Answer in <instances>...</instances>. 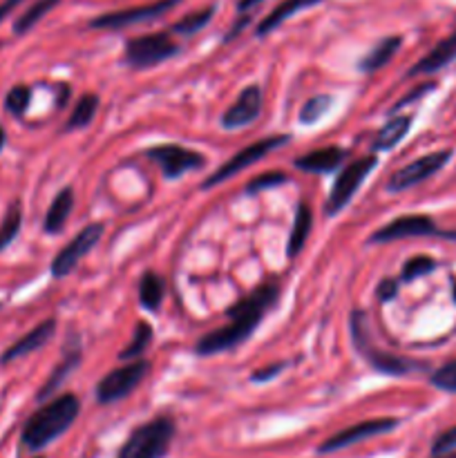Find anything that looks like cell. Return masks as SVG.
<instances>
[{
  "label": "cell",
  "mask_w": 456,
  "mask_h": 458,
  "mask_svg": "<svg viewBox=\"0 0 456 458\" xmlns=\"http://www.w3.org/2000/svg\"><path fill=\"white\" fill-rule=\"evenodd\" d=\"M432 385L434 387L443 389V392L456 394V360L447 362L441 369H436L432 374Z\"/></svg>",
  "instance_id": "35"
},
{
  "label": "cell",
  "mask_w": 456,
  "mask_h": 458,
  "mask_svg": "<svg viewBox=\"0 0 456 458\" xmlns=\"http://www.w3.org/2000/svg\"><path fill=\"white\" fill-rule=\"evenodd\" d=\"M74 210V191L72 188H63L54 201L49 204L47 213H45V222H43V231L47 235H58L63 231V226L70 219V213Z\"/></svg>",
  "instance_id": "19"
},
{
  "label": "cell",
  "mask_w": 456,
  "mask_h": 458,
  "mask_svg": "<svg viewBox=\"0 0 456 458\" xmlns=\"http://www.w3.org/2000/svg\"><path fill=\"white\" fill-rule=\"evenodd\" d=\"M286 182H289V177H286L284 173H280V170H271V173H264V174H259V177L250 179V182L246 183L244 192L246 195H259L262 191L282 186V183H286Z\"/></svg>",
  "instance_id": "34"
},
{
  "label": "cell",
  "mask_w": 456,
  "mask_h": 458,
  "mask_svg": "<svg viewBox=\"0 0 456 458\" xmlns=\"http://www.w3.org/2000/svg\"><path fill=\"white\" fill-rule=\"evenodd\" d=\"M450 157H452V150H438V152H432V155H425L420 157V159L411 161V164H407L405 168L396 170V173L389 177L387 191L396 195V192L410 191V188L427 182V179L434 177L438 170L445 168Z\"/></svg>",
  "instance_id": "12"
},
{
  "label": "cell",
  "mask_w": 456,
  "mask_h": 458,
  "mask_svg": "<svg viewBox=\"0 0 456 458\" xmlns=\"http://www.w3.org/2000/svg\"><path fill=\"white\" fill-rule=\"evenodd\" d=\"M22 3H25V0H3V3H0V22H3L4 18L13 12V9L21 7Z\"/></svg>",
  "instance_id": "40"
},
{
  "label": "cell",
  "mask_w": 456,
  "mask_h": 458,
  "mask_svg": "<svg viewBox=\"0 0 456 458\" xmlns=\"http://www.w3.org/2000/svg\"><path fill=\"white\" fill-rule=\"evenodd\" d=\"M148 371H150V362L148 360H134L130 365L112 369L106 378L98 380L97 385V401L101 405H112V403L128 398L134 392V387L146 380Z\"/></svg>",
  "instance_id": "6"
},
{
  "label": "cell",
  "mask_w": 456,
  "mask_h": 458,
  "mask_svg": "<svg viewBox=\"0 0 456 458\" xmlns=\"http://www.w3.org/2000/svg\"><path fill=\"white\" fill-rule=\"evenodd\" d=\"M411 116H396L389 119L387 123L380 128V132L374 139V150H392L401 143V139L410 132Z\"/></svg>",
  "instance_id": "24"
},
{
  "label": "cell",
  "mask_w": 456,
  "mask_h": 458,
  "mask_svg": "<svg viewBox=\"0 0 456 458\" xmlns=\"http://www.w3.org/2000/svg\"><path fill=\"white\" fill-rule=\"evenodd\" d=\"M146 157L152 164L159 165L164 177L168 179H179L183 173L199 170L206 165L204 155H199L195 150H188L183 146H177V143H164V146L150 148L146 152Z\"/></svg>",
  "instance_id": "11"
},
{
  "label": "cell",
  "mask_w": 456,
  "mask_h": 458,
  "mask_svg": "<svg viewBox=\"0 0 456 458\" xmlns=\"http://www.w3.org/2000/svg\"><path fill=\"white\" fill-rule=\"evenodd\" d=\"M259 112H262V88L259 85H249V88L241 89L237 101L224 112L222 125L228 130L244 128V125L253 123L258 119Z\"/></svg>",
  "instance_id": "15"
},
{
  "label": "cell",
  "mask_w": 456,
  "mask_h": 458,
  "mask_svg": "<svg viewBox=\"0 0 456 458\" xmlns=\"http://www.w3.org/2000/svg\"><path fill=\"white\" fill-rule=\"evenodd\" d=\"M58 3H61V0H36V3L31 4L30 9H25V13H22V16L13 22V34L22 36V34H27L30 30H34V27L38 25V22L43 21V18L47 16V13L52 12Z\"/></svg>",
  "instance_id": "26"
},
{
  "label": "cell",
  "mask_w": 456,
  "mask_h": 458,
  "mask_svg": "<svg viewBox=\"0 0 456 458\" xmlns=\"http://www.w3.org/2000/svg\"><path fill=\"white\" fill-rule=\"evenodd\" d=\"M434 458H456V454H443V456H434Z\"/></svg>",
  "instance_id": "44"
},
{
  "label": "cell",
  "mask_w": 456,
  "mask_h": 458,
  "mask_svg": "<svg viewBox=\"0 0 456 458\" xmlns=\"http://www.w3.org/2000/svg\"><path fill=\"white\" fill-rule=\"evenodd\" d=\"M259 3H264V0H240V3H237V9H240V12L244 13L246 9H253V7H258Z\"/></svg>",
  "instance_id": "41"
},
{
  "label": "cell",
  "mask_w": 456,
  "mask_h": 458,
  "mask_svg": "<svg viewBox=\"0 0 456 458\" xmlns=\"http://www.w3.org/2000/svg\"><path fill=\"white\" fill-rule=\"evenodd\" d=\"M179 3H182V0H156V3L150 4L119 9V12H107L92 18V21H89V27H92V30H123V27L141 25V22H150L165 16V13L173 7H177Z\"/></svg>",
  "instance_id": "9"
},
{
  "label": "cell",
  "mask_w": 456,
  "mask_h": 458,
  "mask_svg": "<svg viewBox=\"0 0 456 458\" xmlns=\"http://www.w3.org/2000/svg\"><path fill=\"white\" fill-rule=\"evenodd\" d=\"M174 437V423L168 416H159L130 434L116 458H164Z\"/></svg>",
  "instance_id": "3"
},
{
  "label": "cell",
  "mask_w": 456,
  "mask_h": 458,
  "mask_svg": "<svg viewBox=\"0 0 456 458\" xmlns=\"http://www.w3.org/2000/svg\"><path fill=\"white\" fill-rule=\"evenodd\" d=\"M423 235H443L436 224L427 215H405L393 222L380 226L374 235L369 237L371 244H384V242L405 240V237H423Z\"/></svg>",
  "instance_id": "14"
},
{
  "label": "cell",
  "mask_w": 456,
  "mask_h": 458,
  "mask_svg": "<svg viewBox=\"0 0 456 458\" xmlns=\"http://www.w3.org/2000/svg\"><path fill=\"white\" fill-rule=\"evenodd\" d=\"M432 89H434V83H425V85H418V88H416V89H414V92H410V94H407V97H405V98H401V101H398L396 110H398V107L407 106V103L416 101V98H418V97H423V94L432 92Z\"/></svg>",
  "instance_id": "39"
},
{
  "label": "cell",
  "mask_w": 456,
  "mask_h": 458,
  "mask_svg": "<svg viewBox=\"0 0 456 458\" xmlns=\"http://www.w3.org/2000/svg\"><path fill=\"white\" fill-rule=\"evenodd\" d=\"M331 103H334V97H329V94H317V97L308 98L302 106V110H300V123L311 125L320 121L329 112Z\"/></svg>",
  "instance_id": "31"
},
{
  "label": "cell",
  "mask_w": 456,
  "mask_h": 458,
  "mask_svg": "<svg viewBox=\"0 0 456 458\" xmlns=\"http://www.w3.org/2000/svg\"><path fill=\"white\" fill-rule=\"evenodd\" d=\"M396 428H398L396 419L362 420V423L351 425V428L342 429V432H338V434H334L331 438H326L317 452H320V454H331V452H338V450H344V447L358 445V443L367 441V438L380 437V434H387Z\"/></svg>",
  "instance_id": "13"
},
{
  "label": "cell",
  "mask_w": 456,
  "mask_h": 458,
  "mask_svg": "<svg viewBox=\"0 0 456 458\" xmlns=\"http://www.w3.org/2000/svg\"><path fill=\"white\" fill-rule=\"evenodd\" d=\"M215 12H217V7H215V4H208V7H204V9H197V12L188 13V16H183L182 21L174 22L173 31L174 34H182V36L199 34L206 25H210V21L215 18Z\"/></svg>",
  "instance_id": "27"
},
{
  "label": "cell",
  "mask_w": 456,
  "mask_h": 458,
  "mask_svg": "<svg viewBox=\"0 0 456 458\" xmlns=\"http://www.w3.org/2000/svg\"><path fill=\"white\" fill-rule=\"evenodd\" d=\"M152 343V327L148 322H139L134 327V334H132V343L119 353L121 360H141V356L146 353V349L150 347Z\"/></svg>",
  "instance_id": "29"
},
{
  "label": "cell",
  "mask_w": 456,
  "mask_h": 458,
  "mask_svg": "<svg viewBox=\"0 0 456 458\" xmlns=\"http://www.w3.org/2000/svg\"><path fill=\"white\" fill-rule=\"evenodd\" d=\"M284 362H275V365L266 367V369H258L253 374V383H268V380L275 378L277 374H282V369H284Z\"/></svg>",
  "instance_id": "37"
},
{
  "label": "cell",
  "mask_w": 456,
  "mask_h": 458,
  "mask_svg": "<svg viewBox=\"0 0 456 458\" xmlns=\"http://www.w3.org/2000/svg\"><path fill=\"white\" fill-rule=\"evenodd\" d=\"M79 365H80V347H74V349H70V352L65 353V358H63V360H61V365H58L56 369H54L52 374H49L47 383H45L43 387H40L38 401H47V398L52 396L54 392H58V387H61V385L65 383L67 376H70L72 371H74Z\"/></svg>",
  "instance_id": "22"
},
{
  "label": "cell",
  "mask_w": 456,
  "mask_h": 458,
  "mask_svg": "<svg viewBox=\"0 0 456 458\" xmlns=\"http://www.w3.org/2000/svg\"><path fill=\"white\" fill-rule=\"evenodd\" d=\"M401 45H402L401 36H387V38L380 40L376 47H371L369 52L360 58L358 67H360V72H367V74H369V72L383 70V67L387 65L393 56H396V52L401 49Z\"/></svg>",
  "instance_id": "21"
},
{
  "label": "cell",
  "mask_w": 456,
  "mask_h": 458,
  "mask_svg": "<svg viewBox=\"0 0 456 458\" xmlns=\"http://www.w3.org/2000/svg\"><path fill=\"white\" fill-rule=\"evenodd\" d=\"M277 298H280V286L259 284L258 289L250 291L246 298H241L240 302L228 309L226 316L231 322L206 334L197 343L195 352L199 356H215V353H222L226 349H232L240 343H244L258 329L262 316L277 302Z\"/></svg>",
  "instance_id": "1"
},
{
  "label": "cell",
  "mask_w": 456,
  "mask_h": 458,
  "mask_svg": "<svg viewBox=\"0 0 456 458\" xmlns=\"http://www.w3.org/2000/svg\"><path fill=\"white\" fill-rule=\"evenodd\" d=\"M54 334H56V320H54V318H47V320L40 322L38 327H34L30 334H25L21 340H16L12 347L4 349L3 356H0V365H9V362L21 360V358L30 356V353L38 352V349H43L45 344L54 338Z\"/></svg>",
  "instance_id": "16"
},
{
  "label": "cell",
  "mask_w": 456,
  "mask_h": 458,
  "mask_svg": "<svg viewBox=\"0 0 456 458\" xmlns=\"http://www.w3.org/2000/svg\"><path fill=\"white\" fill-rule=\"evenodd\" d=\"M30 101L31 89L27 88V85H16V88L9 89L7 97H4V107H7L9 114L22 116L27 112V107H30Z\"/></svg>",
  "instance_id": "33"
},
{
  "label": "cell",
  "mask_w": 456,
  "mask_h": 458,
  "mask_svg": "<svg viewBox=\"0 0 456 458\" xmlns=\"http://www.w3.org/2000/svg\"><path fill=\"white\" fill-rule=\"evenodd\" d=\"M376 295H378L383 302H392V300L398 295V282L396 280H383L378 284V291H376Z\"/></svg>",
  "instance_id": "38"
},
{
  "label": "cell",
  "mask_w": 456,
  "mask_h": 458,
  "mask_svg": "<svg viewBox=\"0 0 456 458\" xmlns=\"http://www.w3.org/2000/svg\"><path fill=\"white\" fill-rule=\"evenodd\" d=\"M103 231H106V226H103V224H89V226L80 228V231L76 233V235L72 237V240L67 242L61 250H58L56 258H54L52 276L54 277L70 276V273L79 267L80 259H83L85 255H88L89 250H92L94 246L101 242Z\"/></svg>",
  "instance_id": "10"
},
{
  "label": "cell",
  "mask_w": 456,
  "mask_h": 458,
  "mask_svg": "<svg viewBox=\"0 0 456 458\" xmlns=\"http://www.w3.org/2000/svg\"><path fill=\"white\" fill-rule=\"evenodd\" d=\"M179 45L174 43L173 36L165 31H156V34H143L134 36L125 43L123 61L125 65L134 67V70H148L159 63L168 61V58L177 56Z\"/></svg>",
  "instance_id": "4"
},
{
  "label": "cell",
  "mask_w": 456,
  "mask_h": 458,
  "mask_svg": "<svg viewBox=\"0 0 456 458\" xmlns=\"http://www.w3.org/2000/svg\"><path fill=\"white\" fill-rule=\"evenodd\" d=\"M165 295V284L156 273H143V277L139 280V302L148 311H156L164 302Z\"/></svg>",
  "instance_id": "25"
},
{
  "label": "cell",
  "mask_w": 456,
  "mask_h": 458,
  "mask_svg": "<svg viewBox=\"0 0 456 458\" xmlns=\"http://www.w3.org/2000/svg\"><path fill=\"white\" fill-rule=\"evenodd\" d=\"M320 3H325V0H284V3L277 4V7L273 9L268 16L262 18V22L258 25L255 34L258 36L271 34V31L277 30L282 22L289 21L291 16H295V13L302 12V9H308V7H313V4H320Z\"/></svg>",
  "instance_id": "20"
},
{
  "label": "cell",
  "mask_w": 456,
  "mask_h": 458,
  "mask_svg": "<svg viewBox=\"0 0 456 458\" xmlns=\"http://www.w3.org/2000/svg\"><path fill=\"white\" fill-rule=\"evenodd\" d=\"M311 226H313V213L307 204H300L298 210H295V219H293V228H291V237H289V258H295L300 250L304 249L307 244L308 235H311Z\"/></svg>",
  "instance_id": "23"
},
{
  "label": "cell",
  "mask_w": 456,
  "mask_h": 458,
  "mask_svg": "<svg viewBox=\"0 0 456 458\" xmlns=\"http://www.w3.org/2000/svg\"><path fill=\"white\" fill-rule=\"evenodd\" d=\"M452 450H456V428H450L447 432H443L441 437L434 441L432 454L443 456V454H450Z\"/></svg>",
  "instance_id": "36"
},
{
  "label": "cell",
  "mask_w": 456,
  "mask_h": 458,
  "mask_svg": "<svg viewBox=\"0 0 456 458\" xmlns=\"http://www.w3.org/2000/svg\"><path fill=\"white\" fill-rule=\"evenodd\" d=\"M98 112V97L97 94H85L79 98V103L72 110L70 119H67V130H79L92 123V119Z\"/></svg>",
  "instance_id": "28"
},
{
  "label": "cell",
  "mask_w": 456,
  "mask_h": 458,
  "mask_svg": "<svg viewBox=\"0 0 456 458\" xmlns=\"http://www.w3.org/2000/svg\"><path fill=\"white\" fill-rule=\"evenodd\" d=\"M38 458H43V456H38Z\"/></svg>",
  "instance_id": "45"
},
{
  "label": "cell",
  "mask_w": 456,
  "mask_h": 458,
  "mask_svg": "<svg viewBox=\"0 0 456 458\" xmlns=\"http://www.w3.org/2000/svg\"><path fill=\"white\" fill-rule=\"evenodd\" d=\"M286 141H289V137H268V139H259V141L250 143V146H246L244 150H240L237 155H232L226 164L219 165V168L215 170V173L210 174L204 183H201V188H204V191H208V188H215V186H219V183H224L226 179H232L235 174H240L241 170L250 168V165L258 164L259 159H264L266 155H271L273 150H277L280 146H284Z\"/></svg>",
  "instance_id": "7"
},
{
  "label": "cell",
  "mask_w": 456,
  "mask_h": 458,
  "mask_svg": "<svg viewBox=\"0 0 456 458\" xmlns=\"http://www.w3.org/2000/svg\"><path fill=\"white\" fill-rule=\"evenodd\" d=\"M376 165H378V159H376L374 155L362 157V159H356L353 164H349L347 168L338 174L334 188H331V195L325 206L326 215H338L340 210L353 199L358 188L362 186V182L369 177V173L376 168Z\"/></svg>",
  "instance_id": "8"
},
{
  "label": "cell",
  "mask_w": 456,
  "mask_h": 458,
  "mask_svg": "<svg viewBox=\"0 0 456 458\" xmlns=\"http://www.w3.org/2000/svg\"><path fill=\"white\" fill-rule=\"evenodd\" d=\"M21 226H22L21 204H12L7 213H4V219L0 222V253H3L13 240H16L18 233H21Z\"/></svg>",
  "instance_id": "30"
},
{
  "label": "cell",
  "mask_w": 456,
  "mask_h": 458,
  "mask_svg": "<svg viewBox=\"0 0 456 458\" xmlns=\"http://www.w3.org/2000/svg\"><path fill=\"white\" fill-rule=\"evenodd\" d=\"M454 58H456V31H452V34L447 36L445 40H441V43H438L436 47L427 54V56L420 58V61L416 63L410 72H407V76L432 74V72H438V70H443L445 65H450Z\"/></svg>",
  "instance_id": "17"
},
{
  "label": "cell",
  "mask_w": 456,
  "mask_h": 458,
  "mask_svg": "<svg viewBox=\"0 0 456 458\" xmlns=\"http://www.w3.org/2000/svg\"><path fill=\"white\" fill-rule=\"evenodd\" d=\"M351 340L356 344L358 352L367 358L371 367L380 374H387V376H407L410 371H414L416 367L414 362L410 360H402V358L392 356V353H384L380 349L374 347L371 343V335H369V327H367V318L362 311H353L351 313Z\"/></svg>",
  "instance_id": "5"
},
{
  "label": "cell",
  "mask_w": 456,
  "mask_h": 458,
  "mask_svg": "<svg viewBox=\"0 0 456 458\" xmlns=\"http://www.w3.org/2000/svg\"><path fill=\"white\" fill-rule=\"evenodd\" d=\"M452 295H454V302H456V280L452 282Z\"/></svg>",
  "instance_id": "43"
},
{
  "label": "cell",
  "mask_w": 456,
  "mask_h": 458,
  "mask_svg": "<svg viewBox=\"0 0 456 458\" xmlns=\"http://www.w3.org/2000/svg\"><path fill=\"white\" fill-rule=\"evenodd\" d=\"M79 398L74 394H61V396L49 401L47 405H43L27 419L21 437L22 445L30 452H38L47 447L49 443L56 441L58 437H63L74 425V420L79 419Z\"/></svg>",
  "instance_id": "2"
},
{
  "label": "cell",
  "mask_w": 456,
  "mask_h": 458,
  "mask_svg": "<svg viewBox=\"0 0 456 458\" xmlns=\"http://www.w3.org/2000/svg\"><path fill=\"white\" fill-rule=\"evenodd\" d=\"M436 268V262H434L432 258H427V255H416V258L407 259L405 267H402V282H414L418 280V277L423 276H429V273Z\"/></svg>",
  "instance_id": "32"
},
{
  "label": "cell",
  "mask_w": 456,
  "mask_h": 458,
  "mask_svg": "<svg viewBox=\"0 0 456 458\" xmlns=\"http://www.w3.org/2000/svg\"><path fill=\"white\" fill-rule=\"evenodd\" d=\"M344 159V150L342 148H320V150L307 152V155L298 157L295 159V168L304 170V173L311 174H325V173H334Z\"/></svg>",
  "instance_id": "18"
},
{
  "label": "cell",
  "mask_w": 456,
  "mask_h": 458,
  "mask_svg": "<svg viewBox=\"0 0 456 458\" xmlns=\"http://www.w3.org/2000/svg\"><path fill=\"white\" fill-rule=\"evenodd\" d=\"M4 141H7V134H4V128H3V123H0V152H3V148H4Z\"/></svg>",
  "instance_id": "42"
}]
</instances>
